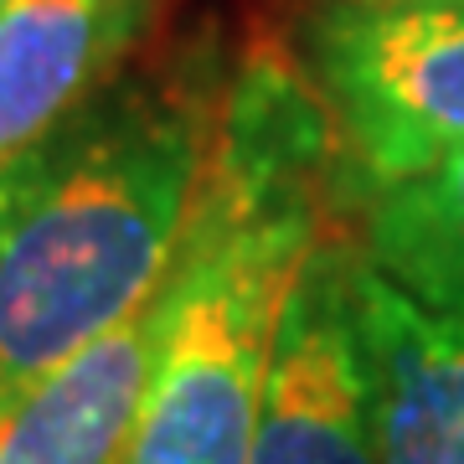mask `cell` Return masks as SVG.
Wrapping results in <instances>:
<instances>
[{"instance_id": "3957f363", "label": "cell", "mask_w": 464, "mask_h": 464, "mask_svg": "<svg viewBox=\"0 0 464 464\" xmlns=\"http://www.w3.org/2000/svg\"><path fill=\"white\" fill-rule=\"evenodd\" d=\"M310 83L351 160V186L464 145V5L331 0L310 21Z\"/></svg>"}, {"instance_id": "ba28073f", "label": "cell", "mask_w": 464, "mask_h": 464, "mask_svg": "<svg viewBox=\"0 0 464 464\" xmlns=\"http://www.w3.org/2000/svg\"><path fill=\"white\" fill-rule=\"evenodd\" d=\"M356 191L366 264L429 310L464 320V145Z\"/></svg>"}, {"instance_id": "9c48e42d", "label": "cell", "mask_w": 464, "mask_h": 464, "mask_svg": "<svg viewBox=\"0 0 464 464\" xmlns=\"http://www.w3.org/2000/svg\"><path fill=\"white\" fill-rule=\"evenodd\" d=\"M362 5H464V0H362Z\"/></svg>"}, {"instance_id": "7a4b0ae2", "label": "cell", "mask_w": 464, "mask_h": 464, "mask_svg": "<svg viewBox=\"0 0 464 464\" xmlns=\"http://www.w3.org/2000/svg\"><path fill=\"white\" fill-rule=\"evenodd\" d=\"M217 99L103 88L0 207V398L160 299L197 217Z\"/></svg>"}, {"instance_id": "277c9868", "label": "cell", "mask_w": 464, "mask_h": 464, "mask_svg": "<svg viewBox=\"0 0 464 464\" xmlns=\"http://www.w3.org/2000/svg\"><path fill=\"white\" fill-rule=\"evenodd\" d=\"M351 248L325 232L284 299L248 464H387L351 284Z\"/></svg>"}, {"instance_id": "5b68a950", "label": "cell", "mask_w": 464, "mask_h": 464, "mask_svg": "<svg viewBox=\"0 0 464 464\" xmlns=\"http://www.w3.org/2000/svg\"><path fill=\"white\" fill-rule=\"evenodd\" d=\"M145 26L150 0H0V207Z\"/></svg>"}, {"instance_id": "52a82bcc", "label": "cell", "mask_w": 464, "mask_h": 464, "mask_svg": "<svg viewBox=\"0 0 464 464\" xmlns=\"http://www.w3.org/2000/svg\"><path fill=\"white\" fill-rule=\"evenodd\" d=\"M160 299L57 372L0 398V464H119L145 398Z\"/></svg>"}, {"instance_id": "8992f818", "label": "cell", "mask_w": 464, "mask_h": 464, "mask_svg": "<svg viewBox=\"0 0 464 464\" xmlns=\"http://www.w3.org/2000/svg\"><path fill=\"white\" fill-rule=\"evenodd\" d=\"M356 315L387 464H464V320L429 310L356 253Z\"/></svg>"}, {"instance_id": "6da1fadb", "label": "cell", "mask_w": 464, "mask_h": 464, "mask_svg": "<svg viewBox=\"0 0 464 464\" xmlns=\"http://www.w3.org/2000/svg\"><path fill=\"white\" fill-rule=\"evenodd\" d=\"M335 119L315 83L253 57L217 99L186 248L119 464H248L284 299L331 217Z\"/></svg>"}]
</instances>
